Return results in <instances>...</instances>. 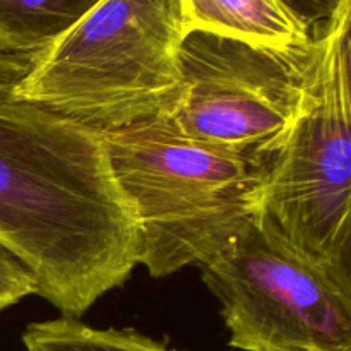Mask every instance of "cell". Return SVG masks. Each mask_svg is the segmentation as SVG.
Here are the masks:
<instances>
[{
    "instance_id": "5bb4252c",
    "label": "cell",
    "mask_w": 351,
    "mask_h": 351,
    "mask_svg": "<svg viewBox=\"0 0 351 351\" xmlns=\"http://www.w3.org/2000/svg\"><path fill=\"white\" fill-rule=\"evenodd\" d=\"M29 62L12 57H0V91H7L24 74Z\"/></svg>"
},
{
    "instance_id": "30bf717a",
    "label": "cell",
    "mask_w": 351,
    "mask_h": 351,
    "mask_svg": "<svg viewBox=\"0 0 351 351\" xmlns=\"http://www.w3.org/2000/svg\"><path fill=\"white\" fill-rule=\"evenodd\" d=\"M34 295V281L27 267L0 243V312Z\"/></svg>"
},
{
    "instance_id": "6da1fadb",
    "label": "cell",
    "mask_w": 351,
    "mask_h": 351,
    "mask_svg": "<svg viewBox=\"0 0 351 351\" xmlns=\"http://www.w3.org/2000/svg\"><path fill=\"white\" fill-rule=\"evenodd\" d=\"M0 243L34 295L79 319L139 264V232L101 130L0 91Z\"/></svg>"
},
{
    "instance_id": "7a4b0ae2",
    "label": "cell",
    "mask_w": 351,
    "mask_h": 351,
    "mask_svg": "<svg viewBox=\"0 0 351 351\" xmlns=\"http://www.w3.org/2000/svg\"><path fill=\"white\" fill-rule=\"evenodd\" d=\"M103 136L151 276L201 267L261 215L271 160L182 136L160 115Z\"/></svg>"
},
{
    "instance_id": "9a60e30c",
    "label": "cell",
    "mask_w": 351,
    "mask_h": 351,
    "mask_svg": "<svg viewBox=\"0 0 351 351\" xmlns=\"http://www.w3.org/2000/svg\"><path fill=\"white\" fill-rule=\"evenodd\" d=\"M0 57H5V55H0Z\"/></svg>"
},
{
    "instance_id": "ba28073f",
    "label": "cell",
    "mask_w": 351,
    "mask_h": 351,
    "mask_svg": "<svg viewBox=\"0 0 351 351\" xmlns=\"http://www.w3.org/2000/svg\"><path fill=\"white\" fill-rule=\"evenodd\" d=\"M101 0H0V55L31 62Z\"/></svg>"
},
{
    "instance_id": "8fae6325",
    "label": "cell",
    "mask_w": 351,
    "mask_h": 351,
    "mask_svg": "<svg viewBox=\"0 0 351 351\" xmlns=\"http://www.w3.org/2000/svg\"><path fill=\"white\" fill-rule=\"evenodd\" d=\"M324 26L331 34L335 45L343 88L351 108V0H341L338 9L329 17L328 23H324Z\"/></svg>"
},
{
    "instance_id": "52a82bcc",
    "label": "cell",
    "mask_w": 351,
    "mask_h": 351,
    "mask_svg": "<svg viewBox=\"0 0 351 351\" xmlns=\"http://www.w3.org/2000/svg\"><path fill=\"white\" fill-rule=\"evenodd\" d=\"M185 33H208L254 47L290 50L312 43L311 29L283 0H180Z\"/></svg>"
},
{
    "instance_id": "4fadbf2b",
    "label": "cell",
    "mask_w": 351,
    "mask_h": 351,
    "mask_svg": "<svg viewBox=\"0 0 351 351\" xmlns=\"http://www.w3.org/2000/svg\"><path fill=\"white\" fill-rule=\"evenodd\" d=\"M311 29H317L328 23L341 0H283Z\"/></svg>"
},
{
    "instance_id": "9c48e42d",
    "label": "cell",
    "mask_w": 351,
    "mask_h": 351,
    "mask_svg": "<svg viewBox=\"0 0 351 351\" xmlns=\"http://www.w3.org/2000/svg\"><path fill=\"white\" fill-rule=\"evenodd\" d=\"M26 351H178L132 329H98L75 317L34 322L23 335Z\"/></svg>"
},
{
    "instance_id": "5b68a950",
    "label": "cell",
    "mask_w": 351,
    "mask_h": 351,
    "mask_svg": "<svg viewBox=\"0 0 351 351\" xmlns=\"http://www.w3.org/2000/svg\"><path fill=\"white\" fill-rule=\"evenodd\" d=\"M314 43L274 50L187 33L180 88L160 117L182 136L271 160L298 112Z\"/></svg>"
},
{
    "instance_id": "7c38bea8",
    "label": "cell",
    "mask_w": 351,
    "mask_h": 351,
    "mask_svg": "<svg viewBox=\"0 0 351 351\" xmlns=\"http://www.w3.org/2000/svg\"><path fill=\"white\" fill-rule=\"evenodd\" d=\"M322 267L351 304V209L338 243Z\"/></svg>"
},
{
    "instance_id": "3957f363",
    "label": "cell",
    "mask_w": 351,
    "mask_h": 351,
    "mask_svg": "<svg viewBox=\"0 0 351 351\" xmlns=\"http://www.w3.org/2000/svg\"><path fill=\"white\" fill-rule=\"evenodd\" d=\"M180 0H101L29 62L9 96L96 130L161 115L180 88Z\"/></svg>"
},
{
    "instance_id": "8992f818",
    "label": "cell",
    "mask_w": 351,
    "mask_h": 351,
    "mask_svg": "<svg viewBox=\"0 0 351 351\" xmlns=\"http://www.w3.org/2000/svg\"><path fill=\"white\" fill-rule=\"evenodd\" d=\"M351 209V108L331 34L314 53L293 123L269 161L261 215L308 259L324 264Z\"/></svg>"
},
{
    "instance_id": "277c9868",
    "label": "cell",
    "mask_w": 351,
    "mask_h": 351,
    "mask_svg": "<svg viewBox=\"0 0 351 351\" xmlns=\"http://www.w3.org/2000/svg\"><path fill=\"white\" fill-rule=\"evenodd\" d=\"M242 351H351V304L263 215L201 266Z\"/></svg>"
}]
</instances>
